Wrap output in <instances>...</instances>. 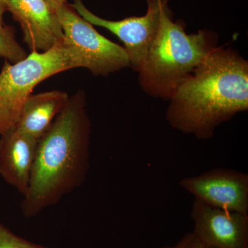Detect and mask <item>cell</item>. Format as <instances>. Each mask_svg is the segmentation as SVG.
Returning <instances> with one entry per match:
<instances>
[{
	"mask_svg": "<svg viewBox=\"0 0 248 248\" xmlns=\"http://www.w3.org/2000/svg\"><path fill=\"white\" fill-rule=\"evenodd\" d=\"M91 122L86 94L78 91L37 141L21 211L32 218L79 188L90 169Z\"/></svg>",
	"mask_w": 248,
	"mask_h": 248,
	"instance_id": "6da1fadb",
	"label": "cell"
},
{
	"mask_svg": "<svg viewBox=\"0 0 248 248\" xmlns=\"http://www.w3.org/2000/svg\"><path fill=\"white\" fill-rule=\"evenodd\" d=\"M170 126L201 140L248 110V62L232 48L218 46L178 86L169 99Z\"/></svg>",
	"mask_w": 248,
	"mask_h": 248,
	"instance_id": "7a4b0ae2",
	"label": "cell"
},
{
	"mask_svg": "<svg viewBox=\"0 0 248 248\" xmlns=\"http://www.w3.org/2000/svg\"><path fill=\"white\" fill-rule=\"evenodd\" d=\"M218 40L211 31L187 34L184 26L172 21L168 6L138 73L140 87L151 97L169 100L181 83L218 47Z\"/></svg>",
	"mask_w": 248,
	"mask_h": 248,
	"instance_id": "3957f363",
	"label": "cell"
},
{
	"mask_svg": "<svg viewBox=\"0 0 248 248\" xmlns=\"http://www.w3.org/2000/svg\"><path fill=\"white\" fill-rule=\"evenodd\" d=\"M78 67L79 58L63 42L46 52L31 51L16 63L6 60L0 73V136L16 125L24 102L37 84Z\"/></svg>",
	"mask_w": 248,
	"mask_h": 248,
	"instance_id": "277c9868",
	"label": "cell"
},
{
	"mask_svg": "<svg viewBox=\"0 0 248 248\" xmlns=\"http://www.w3.org/2000/svg\"><path fill=\"white\" fill-rule=\"evenodd\" d=\"M55 12L63 30V43L76 54L81 67L104 77L129 67L124 47L101 35L73 9L66 4Z\"/></svg>",
	"mask_w": 248,
	"mask_h": 248,
	"instance_id": "5b68a950",
	"label": "cell"
},
{
	"mask_svg": "<svg viewBox=\"0 0 248 248\" xmlns=\"http://www.w3.org/2000/svg\"><path fill=\"white\" fill-rule=\"evenodd\" d=\"M169 0H147L148 11L144 16L118 21L103 19L90 11L81 0H74L71 7L92 25L104 28L117 36L124 45L129 67L134 71L141 69L158 30L163 11Z\"/></svg>",
	"mask_w": 248,
	"mask_h": 248,
	"instance_id": "8992f818",
	"label": "cell"
},
{
	"mask_svg": "<svg viewBox=\"0 0 248 248\" xmlns=\"http://www.w3.org/2000/svg\"><path fill=\"white\" fill-rule=\"evenodd\" d=\"M179 185L203 203L248 215V174L228 169H215L185 177Z\"/></svg>",
	"mask_w": 248,
	"mask_h": 248,
	"instance_id": "52a82bcc",
	"label": "cell"
},
{
	"mask_svg": "<svg viewBox=\"0 0 248 248\" xmlns=\"http://www.w3.org/2000/svg\"><path fill=\"white\" fill-rule=\"evenodd\" d=\"M192 232L209 248H248V215L215 208L195 199Z\"/></svg>",
	"mask_w": 248,
	"mask_h": 248,
	"instance_id": "ba28073f",
	"label": "cell"
},
{
	"mask_svg": "<svg viewBox=\"0 0 248 248\" xmlns=\"http://www.w3.org/2000/svg\"><path fill=\"white\" fill-rule=\"evenodd\" d=\"M7 10L20 25L31 51L46 52L63 42L58 16L46 0H7Z\"/></svg>",
	"mask_w": 248,
	"mask_h": 248,
	"instance_id": "9c48e42d",
	"label": "cell"
},
{
	"mask_svg": "<svg viewBox=\"0 0 248 248\" xmlns=\"http://www.w3.org/2000/svg\"><path fill=\"white\" fill-rule=\"evenodd\" d=\"M38 140L12 128L0 136V177L25 195Z\"/></svg>",
	"mask_w": 248,
	"mask_h": 248,
	"instance_id": "30bf717a",
	"label": "cell"
},
{
	"mask_svg": "<svg viewBox=\"0 0 248 248\" xmlns=\"http://www.w3.org/2000/svg\"><path fill=\"white\" fill-rule=\"evenodd\" d=\"M68 99V94L62 91L31 94L23 105L15 128L40 140L66 106Z\"/></svg>",
	"mask_w": 248,
	"mask_h": 248,
	"instance_id": "8fae6325",
	"label": "cell"
},
{
	"mask_svg": "<svg viewBox=\"0 0 248 248\" xmlns=\"http://www.w3.org/2000/svg\"><path fill=\"white\" fill-rule=\"evenodd\" d=\"M27 55L25 50L16 41L12 29L4 25L0 27V57L16 63Z\"/></svg>",
	"mask_w": 248,
	"mask_h": 248,
	"instance_id": "7c38bea8",
	"label": "cell"
},
{
	"mask_svg": "<svg viewBox=\"0 0 248 248\" xmlns=\"http://www.w3.org/2000/svg\"><path fill=\"white\" fill-rule=\"evenodd\" d=\"M0 248H49L19 237L0 222Z\"/></svg>",
	"mask_w": 248,
	"mask_h": 248,
	"instance_id": "4fadbf2b",
	"label": "cell"
},
{
	"mask_svg": "<svg viewBox=\"0 0 248 248\" xmlns=\"http://www.w3.org/2000/svg\"><path fill=\"white\" fill-rule=\"evenodd\" d=\"M161 248H208L192 232H187L174 246H164Z\"/></svg>",
	"mask_w": 248,
	"mask_h": 248,
	"instance_id": "5bb4252c",
	"label": "cell"
},
{
	"mask_svg": "<svg viewBox=\"0 0 248 248\" xmlns=\"http://www.w3.org/2000/svg\"><path fill=\"white\" fill-rule=\"evenodd\" d=\"M48 3L49 6L54 10L56 11L59 8L61 7L63 5L66 4V0H46Z\"/></svg>",
	"mask_w": 248,
	"mask_h": 248,
	"instance_id": "9a60e30c",
	"label": "cell"
},
{
	"mask_svg": "<svg viewBox=\"0 0 248 248\" xmlns=\"http://www.w3.org/2000/svg\"><path fill=\"white\" fill-rule=\"evenodd\" d=\"M6 4H7V0H0V27L4 26L3 16L5 11H6Z\"/></svg>",
	"mask_w": 248,
	"mask_h": 248,
	"instance_id": "2e32d148",
	"label": "cell"
},
{
	"mask_svg": "<svg viewBox=\"0 0 248 248\" xmlns=\"http://www.w3.org/2000/svg\"></svg>",
	"mask_w": 248,
	"mask_h": 248,
	"instance_id": "e0dca14e",
	"label": "cell"
}]
</instances>
